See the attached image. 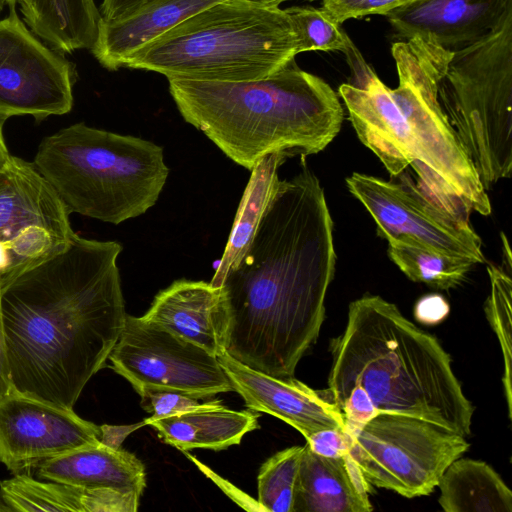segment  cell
Here are the masks:
<instances>
[{
	"instance_id": "cell-1",
	"label": "cell",
	"mask_w": 512,
	"mask_h": 512,
	"mask_svg": "<svg viewBox=\"0 0 512 512\" xmlns=\"http://www.w3.org/2000/svg\"><path fill=\"white\" fill-rule=\"evenodd\" d=\"M335 266L324 190L304 166L279 180L253 238L219 286L224 351L267 375L293 376L319 335Z\"/></svg>"
},
{
	"instance_id": "cell-2",
	"label": "cell",
	"mask_w": 512,
	"mask_h": 512,
	"mask_svg": "<svg viewBox=\"0 0 512 512\" xmlns=\"http://www.w3.org/2000/svg\"><path fill=\"white\" fill-rule=\"evenodd\" d=\"M115 241L77 234L1 291L11 390L72 409L108 360L125 318Z\"/></svg>"
},
{
	"instance_id": "cell-3",
	"label": "cell",
	"mask_w": 512,
	"mask_h": 512,
	"mask_svg": "<svg viewBox=\"0 0 512 512\" xmlns=\"http://www.w3.org/2000/svg\"><path fill=\"white\" fill-rule=\"evenodd\" d=\"M330 351V400L357 386L377 414L412 416L470 435L474 408L449 354L395 304L378 295L351 302L344 332L332 339Z\"/></svg>"
},
{
	"instance_id": "cell-4",
	"label": "cell",
	"mask_w": 512,
	"mask_h": 512,
	"mask_svg": "<svg viewBox=\"0 0 512 512\" xmlns=\"http://www.w3.org/2000/svg\"><path fill=\"white\" fill-rule=\"evenodd\" d=\"M168 82L182 118L248 170L274 152L293 157L322 151L343 121L336 92L295 59L252 81Z\"/></svg>"
},
{
	"instance_id": "cell-5",
	"label": "cell",
	"mask_w": 512,
	"mask_h": 512,
	"mask_svg": "<svg viewBox=\"0 0 512 512\" xmlns=\"http://www.w3.org/2000/svg\"><path fill=\"white\" fill-rule=\"evenodd\" d=\"M452 52L421 37L393 43L399 83L390 95L398 111L388 130V168L396 176L411 166L429 199L469 220L471 211L489 215L491 204L438 100Z\"/></svg>"
},
{
	"instance_id": "cell-6",
	"label": "cell",
	"mask_w": 512,
	"mask_h": 512,
	"mask_svg": "<svg viewBox=\"0 0 512 512\" xmlns=\"http://www.w3.org/2000/svg\"><path fill=\"white\" fill-rule=\"evenodd\" d=\"M296 55L284 9L272 0H224L145 44L125 67L168 80L241 82L265 78Z\"/></svg>"
},
{
	"instance_id": "cell-7",
	"label": "cell",
	"mask_w": 512,
	"mask_h": 512,
	"mask_svg": "<svg viewBox=\"0 0 512 512\" xmlns=\"http://www.w3.org/2000/svg\"><path fill=\"white\" fill-rule=\"evenodd\" d=\"M33 163L70 213L112 224L154 206L169 174L161 146L84 123L45 137Z\"/></svg>"
},
{
	"instance_id": "cell-8",
	"label": "cell",
	"mask_w": 512,
	"mask_h": 512,
	"mask_svg": "<svg viewBox=\"0 0 512 512\" xmlns=\"http://www.w3.org/2000/svg\"><path fill=\"white\" fill-rule=\"evenodd\" d=\"M438 100L485 190L512 172V11L452 52Z\"/></svg>"
},
{
	"instance_id": "cell-9",
	"label": "cell",
	"mask_w": 512,
	"mask_h": 512,
	"mask_svg": "<svg viewBox=\"0 0 512 512\" xmlns=\"http://www.w3.org/2000/svg\"><path fill=\"white\" fill-rule=\"evenodd\" d=\"M347 433L348 454L365 480L406 498L431 494L445 469L470 447L462 435L401 414L379 413Z\"/></svg>"
},
{
	"instance_id": "cell-10",
	"label": "cell",
	"mask_w": 512,
	"mask_h": 512,
	"mask_svg": "<svg viewBox=\"0 0 512 512\" xmlns=\"http://www.w3.org/2000/svg\"><path fill=\"white\" fill-rule=\"evenodd\" d=\"M70 211L34 163L0 168V284L61 253L76 235Z\"/></svg>"
},
{
	"instance_id": "cell-11",
	"label": "cell",
	"mask_w": 512,
	"mask_h": 512,
	"mask_svg": "<svg viewBox=\"0 0 512 512\" xmlns=\"http://www.w3.org/2000/svg\"><path fill=\"white\" fill-rule=\"evenodd\" d=\"M108 359L138 394L165 389L206 399L234 391L217 356L143 316L126 315Z\"/></svg>"
},
{
	"instance_id": "cell-12",
	"label": "cell",
	"mask_w": 512,
	"mask_h": 512,
	"mask_svg": "<svg viewBox=\"0 0 512 512\" xmlns=\"http://www.w3.org/2000/svg\"><path fill=\"white\" fill-rule=\"evenodd\" d=\"M395 177L398 181L353 173L346 179L350 193L373 217L379 236L411 239L474 264L485 261L481 238L469 220L434 203L405 171Z\"/></svg>"
},
{
	"instance_id": "cell-13",
	"label": "cell",
	"mask_w": 512,
	"mask_h": 512,
	"mask_svg": "<svg viewBox=\"0 0 512 512\" xmlns=\"http://www.w3.org/2000/svg\"><path fill=\"white\" fill-rule=\"evenodd\" d=\"M72 65L42 43L22 21L16 5L0 20V118L42 120L73 106Z\"/></svg>"
},
{
	"instance_id": "cell-14",
	"label": "cell",
	"mask_w": 512,
	"mask_h": 512,
	"mask_svg": "<svg viewBox=\"0 0 512 512\" xmlns=\"http://www.w3.org/2000/svg\"><path fill=\"white\" fill-rule=\"evenodd\" d=\"M100 426L73 409L10 390L0 397V463L13 473L69 451L100 443Z\"/></svg>"
},
{
	"instance_id": "cell-15",
	"label": "cell",
	"mask_w": 512,
	"mask_h": 512,
	"mask_svg": "<svg viewBox=\"0 0 512 512\" xmlns=\"http://www.w3.org/2000/svg\"><path fill=\"white\" fill-rule=\"evenodd\" d=\"M233 390L252 411L283 420L304 438L327 428L345 429L342 413L321 392L292 378H275L251 369L224 350L217 356Z\"/></svg>"
},
{
	"instance_id": "cell-16",
	"label": "cell",
	"mask_w": 512,
	"mask_h": 512,
	"mask_svg": "<svg viewBox=\"0 0 512 512\" xmlns=\"http://www.w3.org/2000/svg\"><path fill=\"white\" fill-rule=\"evenodd\" d=\"M511 11L512 0H412L385 16L402 38L421 37L455 51L491 32Z\"/></svg>"
},
{
	"instance_id": "cell-17",
	"label": "cell",
	"mask_w": 512,
	"mask_h": 512,
	"mask_svg": "<svg viewBox=\"0 0 512 512\" xmlns=\"http://www.w3.org/2000/svg\"><path fill=\"white\" fill-rule=\"evenodd\" d=\"M370 491L371 485L349 454L324 457L304 446L293 512H370Z\"/></svg>"
},
{
	"instance_id": "cell-18",
	"label": "cell",
	"mask_w": 512,
	"mask_h": 512,
	"mask_svg": "<svg viewBox=\"0 0 512 512\" xmlns=\"http://www.w3.org/2000/svg\"><path fill=\"white\" fill-rule=\"evenodd\" d=\"M224 0H149L134 11L113 19L101 18L90 49L106 69L125 67L145 44L206 7Z\"/></svg>"
},
{
	"instance_id": "cell-19",
	"label": "cell",
	"mask_w": 512,
	"mask_h": 512,
	"mask_svg": "<svg viewBox=\"0 0 512 512\" xmlns=\"http://www.w3.org/2000/svg\"><path fill=\"white\" fill-rule=\"evenodd\" d=\"M143 318L218 356L221 343L220 287L177 280L160 291Z\"/></svg>"
},
{
	"instance_id": "cell-20",
	"label": "cell",
	"mask_w": 512,
	"mask_h": 512,
	"mask_svg": "<svg viewBox=\"0 0 512 512\" xmlns=\"http://www.w3.org/2000/svg\"><path fill=\"white\" fill-rule=\"evenodd\" d=\"M37 475L84 489H109L139 497L146 487L143 463L134 454L101 442L43 461L37 466Z\"/></svg>"
},
{
	"instance_id": "cell-21",
	"label": "cell",
	"mask_w": 512,
	"mask_h": 512,
	"mask_svg": "<svg viewBox=\"0 0 512 512\" xmlns=\"http://www.w3.org/2000/svg\"><path fill=\"white\" fill-rule=\"evenodd\" d=\"M166 444L181 451L224 450L241 442L244 435L259 428L257 414L235 411L221 400L203 401L199 406L164 418L144 420Z\"/></svg>"
},
{
	"instance_id": "cell-22",
	"label": "cell",
	"mask_w": 512,
	"mask_h": 512,
	"mask_svg": "<svg viewBox=\"0 0 512 512\" xmlns=\"http://www.w3.org/2000/svg\"><path fill=\"white\" fill-rule=\"evenodd\" d=\"M0 497L12 511L135 512L140 497L109 489H84L24 473L0 483Z\"/></svg>"
},
{
	"instance_id": "cell-23",
	"label": "cell",
	"mask_w": 512,
	"mask_h": 512,
	"mask_svg": "<svg viewBox=\"0 0 512 512\" xmlns=\"http://www.w3.org/2000/svg\"><path fill=\"white\" fill-rule=\"evenodd\" d=\"M438 502L446 512H511L512 492L487 463L461 458L442 473Z\"/></svg>"
},
{
	"instance_id": "cell-24",
	"label": "cell",
	"mask_w": 512,
	"mask_h": 512,
	"mask_svg": "<svg viewBox=\"0 0 512 512\" xmlns=\"http://www.w3.org/2000/svg\"><path fill=\"white\" fill-rule=\"evenodd\" d=\"M289 156L274 152L264 156L250 170L232 229L211 284L219 287L225 274L234 265L253 238L259 222L279 182L278 169Z\"/></svg>"
},
{
	"instance_id": "cell-25",
	"label": "cell",
	"mask_w": 512,
	"mask_h": 512,
	"mask_svg": "<svg viewBox=\"0 0 512 512\" xmlns=\"http://www.w3.org/2000/svg\"><path fill=\"white\" fill-rule=\"evenodd\" d=\"M388 255L412 281L449 290L461 284L475 265L407 238H388Z\"/></svg>"
},
{
	"instance_id": "cell-26",
	"label": "cell",
	"mask_w": 512,
	"mask_h": 512,
	"mask_svg": "<svg viewBox=\"0 0 512 512\" xmlns=\"http://www.w3.org/2000/svg\"><path fill=\"white\" fill-rule=\"evenodd\" d=\"M303 449L304 446L286 448L262 464L257 477V502L264 511L293 512Z\"/></svg>"
},
{
	"instance_id": "cell-27",
	"label": "cell",
	"mask_w": 512,
	"mask_h": 512,
	"mask_svg": "<svg viewBox=\"0 0 512 512\" xmlns=\"http://www.w3.org/2000/svg\"><path fill=\"white\" fill-rule=\"evenodd\" d=\"M292 26L297 54L306 51H340L348 56L356 47L340 28L312 6H292L284 9Z\"/></svg>"
},
{
	"instance_id": "cell-28",
	"label": "cell",
	"mask_w": 512,
	"mask_h": 512,
	"mask_svg": "<svg viewBox=\"0 0 512 512\" xmlns=\"http://www.w3.org/2000/svg\"><path fill=\"white\" fill-rule=\"evenodd\" d=\"M487 271L490 278V295L487 299L485 312L491 327L496 333L504 360L503 387L507 403L508 416L512 412L511 390V272L505 268L489 265Z\"/></svg>"
},
{
	"instance_id": "cell-29",
	"label": "cell",
	"mask_w": 512,
	"mask_h": 512,
	"mask_svg": "<svg viewBox=\"0 0 512 512\" xmlns=\"http://www.w3.org/2000/svg\"><path fill=\"white\" fill-rule=\"evenodd\" d=\"M412 0H321V10L341 25L349 19L368 15H386Z\"/></svg>"
},
{
	"instance_id": "cell-30",
	"label": "cell",
	"mask_w": 512,
	"mask_h": 512,
	"mask_svg": "<svg viewBox=\"0 0 512 512\" xmlns=\"http://www.w3.org/2000/svg\"><path fill=\"white\" fill-rule=\"evenodd\" d=\"M142 408L150 413V419L164 418L199 406L200 398L165 389H147L140 394Z\"/></svg>"
},
{
	"instance_id": "cell-31",
	"label": "cell",
	"mask_w": 512,
	"mask_h": 512,
	"mask_svg": "<svg viewBox=\"0 0 512 512\" xmlns=\"http://www.w3.org/2000/svg\"><path fill=\"white\" fill-rule=\"evenodd\" d=\"M305 439L307 446L314 453L324 457L337 458L349 453L350 436L345 429H322L310 434Z\"/></svg>"
},
{
	"instance_id": "cell-32",
	"label": "cell",
	"mask_w": 512,
	"mask_h": 512,
	"mask_svg": "<svg viewBox=\"0 0 512 512\" xmlns=\"http://www.w3.org/2000/svg\"><path fill=\"white\" fill-rule=\"evenodd\" d=\"M448 302L439 294H429L420 298L414 307L415 319L425 325L442 322L449 314Z\"/></svg>"
},
{
	"instance_id": "cell-33",
	"label": "cell",
	"mask_w": 512,
	"mask_h": 512,
	"mask_svg": "<svg viewBox=\"0 0 512 512\" xmlns=\"http://www.w3.org/2000/svg\"><path fill=\"white\" fill-rule=\"evenodd\" d=\"M145 425V422L137 423L134 425H108L100 426V442L110 448H121L124 439L137 428Z\"/></svg>"
},
{
	"instance_id": "cell-34",
	"label": "cell",
	"mask_w": 512,
	"mask_h": 512,
	"mask_svg": "<svg viewBox=\"0 0 512 512\" xmlns=\"http://www.w3.org/2000/svg\"><path fill=\"white\" fill-rule=\"evenodd\" d=\"M149 0H102L100 15L104 20H113L122 17Z\"/></svg>"
},
{
	"instance_id": "cell-35",
	"label": "cell",
	"mask_w": 512,
	"mask_h": 512,
	"mask_svg": "<svg viewBox=\"0 0 512 512\" xmlns=\"http://www.w3.org/2000/svg\"><path fill=\"white\" fill-rule=\"evenodd\" d=\"M1 291L2 286L0 284V397L7 394L11 390L2 326Z\"/></svg>"
},
{
	"instance_id": "cell-36",
	"label": "cell",
	"mask_w": 512,
	"mask_h": 512,
	"mask_svg": "<svg viewBox=\"0 0 512 512\" xmlns=\"http://www.w3.org/2000/svg\"><path fill=\"white\" fill-rule=\"evenodd\" d=\"M5 120L0 118V168H2L10 159L12 155H10L8 148L6 146L4 136H3V123Z\"/></svg>"
},
{
	"instance_id": "cell-37",
	"label": "cell",
	"mask_w": 512,
	"mask_h": 512,
	"mask_svg": "<svg viewBox=\"0 0 512 512\" xmlns=\"http://www.w3.org/2000/svg\"><path fill=\"white\" fill-rule=\"evenodd\" d=\"M1 511H12L10 507L3 501V499L0 497V512Z\"/></svg>"
},
{
	"instance_id": "cell-38",
	"label": "cell",
	"mask_w": 512,
	"mask_h": 512,
	"mask_svg": "<svg viewBox=\"0 0 512 512\" xmlns=\"http://www.w3.org/2000/svg\"><path fill=\"white\" fill-rule=\"evenodd\" d=\"M22 0H4L5 3L9 5H19V3L21 2Z\"/></svg>"
},
{
	"instance_id": "cell-39",
	"label": "cell",
	"mask_w": 512,
	"mask_h": 512,
	"mask_svg": "<svg viewBox=\"0 0 512 512\" xmlns=\"http://www.w3.org/2000/svg\"><path fill=\"white\" fill-rule=\"evenodd\" d=\"M287 1H291V0H272V2L278 6H280V4L287 2ZM308 1H315V0H308Z\"/></svg>"
},
{
	"instance_id": "cell-40",
	"label": "cell",
	"mask_w": 512,
	"mask_h": 512,
	"mask_svg": "<svg viewBox=\"0 0 512 512\" xmlns=\"http://www.w3.org/2000/svg\"><path fill=\"white\" fill-rule=\"evenodd\" d=\"M4 0H0V12L2 11L3 9V6H4Z\"/></svg>"
}]
</instances>
